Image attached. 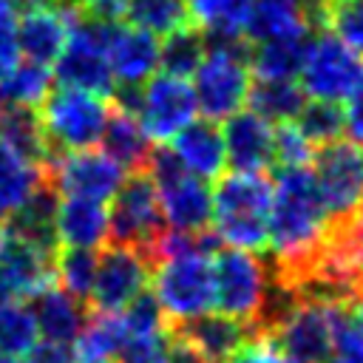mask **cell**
<instances>
[{"mask_svg": "<svg viewBox=\"0 0 363 363\" xmlns=\"http://www.w3.org/2000/svg\"><path fill=\"white\" fill-rule=\"evenodd\" d=\"M184 343H190L207 363H221L233 349H238L250 335L252 326L244 320H235L221 312H204L196 315L179 326H170Z\"/></svg>", "mask_w": 363, "mask_h": 363, "instance_id": "cell-22", "label": "cell"}, {"mask_svg": "<svg viewBox=\"0 0 363 363\" xmlns=\"http://www.w3.org/2000/svg\"><path fill=\"white\" fill-rule=\"evenodd\" d=\"M99 142H102V150L116 164H122L130 173L133 170H145L147 156L153 150V145L145 136L139 119L130 116V113H125V111H116L113 105H111V116L105 122V130H102Z\"/></svg>", "mask_w": 363, "mask_h": 363, "instance_id": "cell-26", "label": "cell"}, {"mask_svg": "<svg viewBox=\"0 0 363 363\" xmlns=\"http://www.w3.org/2000/svg\"><path fill=\"white\" fill-rule=\"evenodd\" d=\"M196 111V96L187 79L162 71L142 82V105L136 119L150 142H170L187 122H193Z\"/></svg>", "mask_w": 363, "mask_h": 363, "instance_id": "cell-14", "label": "cell"}, {"mask_svg": "<svg viewBox=\"0 0 363 363\" xmlns=\"http://www.w3.org/2000/svg\"><path fill=\"white\" fill-rule=\"evenodd\" d=\"M332 309L335 303L298 298L269 340L298 363H332Z\"/></svg>", "mask_w": 363, "mask_h": 363, "instance_id": "cell-13", "label": "cell"}, {"mask_svg": "<svg viewBox=\"0 0 363 363\" xmlns=\"http://www.w3.org/2000/svg\"><path fill=\"white\" fill-rule=\"evenodd\" d=\"M125 20L153 37H167L190 26L187 0H128Z\"/></svg>", "mask_w": 363, "mask_h": 363, "instance_id": "cell-34", "label": "cell"}, {"mask_svg": "<svg viewBox=\"0 0 363 363\" xmlns=\"http://www.w3.org/2000/svg\"><path fill=\"white\" fill-rule=\"evenodd\" d=\"M43 176H45L43 164L26 162L0 142V224L31 196V190L43 182Z\"/></svg>", "mask_w": 363, "mask_h": 363, "instance_id": "cell-32", "label": "cell"}, {"mask_svg": "<svg viewBox=\"0 0 363 363\" xmlns=\"http://www.w3.org/2000/svg\"><path fill=\"white\" fill-rule=\"evenodd\" d=\"M45 176L57 187V193L94 199V201H111L128 173L105 150L82 147V150L54 153L45 162Z\"/></svg>", "mask_w": 363, "mask_h": 363, "instance_id": "cell-12", "label": "cell"}, {"mask_svg": "<svg viewBox=\"0 0 363 363\" xmlns=\"http://www.w3.org/2000/svg\"><path fill=\"white\" fill-rule=\"evenodd\" d=\"M0 122H3V105H0Z\"/></svg>", "mask_w": 363, "mask_h": 363, "instance_id": "cell-53", "label": "cell"}, {"mask_svg": "<svg viewBox=\"0 0 363 363\" xmlns=\"http://www.w3.org/2000/svg\"><path fill=\"white\" fill-rule=\"evenodd\" d=\"M79 11L74 6H28L14 17V37H17V51L23 60L51 65L71 31V20Z\"/></svg>", "mask_w": 363, "mask_h": 363, "instance_id": "cell-17", "label": "cell"}, {"mask_svg": "<svg viewBox=\"0 0 363 363\" xmlns=\"http://www.w3.org/2000/svg\"><path fill=\"white\" fill-rule=\"evenodd\" d=\"M26 363H77V360H74V352L68 346L43 340L40 346L37 343L31 346V352L26 354Z\"/></svg>", "mask_w": 363, "mask_h": 363, "instance_id": "cell-47", "label": "cell"}, {"mask_svg": "<svg viewBox=\"0 0 363 363\" xmlns=\"http://www.w3.org/2000/svg\"><path fill=\"white\" fill-rule=\"evenodd\" d=\"M116 363H170V329L150 335H128L119 346Z\"/></svg>", "mask_w": 363, "mask_h": 363, "instance_id": "cell-40", "label": "cell"}, {"mask_svg": "<svg viewBox=\"0 0 363 363\" xmlns=\"http://www.w3.org/2000/svg\"><path fill=\"white\" fill-rule=\"evenodd\" d=\"M153 298L170 326L213 309V255L201 250H182L159 258L150 267Z\"/></svg>", "mask_w": 363, "mask_h": 363, "instance_id": "cell-4", "label": "cell"}, {"mask_svg": "<svg viewBox=\"0 0 363 363\" xmlns=\"http://www.w3.org/2000/svg\"><path fill=\"white\" fill-rule=\"evenodd\" d=\"M0 142L11 147L17 156H23L31 164L48 162V142L43 133L40 111L28 105H3V122H0Z\"/></svg>", "mask_w": 363, "mask_h": 363, "instance_id": "cell-29", "label": "cell"}, {"mask_svg": "<svg viewBox=\"0 0 363 363\" xmlns=\"http://www.w3.org/2000/svg\"><path fill=\"white\" fill-rule=\"evenodd\" d=\"M108 68L116 82L142 85L159 68V37L136 26H113L108 40Z\"/></svg>", "mask_w": 363, "mask_h": 363, "instance_id": "cell-19", "label": "cell"}, {"mask_svg": "<svg viewBox=\"0 0 363 363\" xmlns=\"http://www.w3.org/2000/svg\"><path fill=\"white\" fill-rule=\"evenodd\" d=\"M94 275H96V255H94V250L60 247L54 252V281L68 295H74L77 301L88 303L91 286H94Z\"/></svg>", "mask_w": 363, "mask_h": 363, "instance_id": "cell-36", "label": "cell"}, {"mask_svg": "<svg viewBox=\"0 0 363 363\" xmlns=\"http://www.w3.org/2000/svg\"><path fill=\"white\" fill-rule=\"evenodd\" d=\"M224 156L235 173H264L272 167V125L252 111H235L224 119Z\"/></svg>", "mask_w": 363, "mask_h": 363, "instance_id": "cell-18", "label": "cell"}, {"mask_svg": "<svg viewBox=\"0 0 363 363\" xmlns=\"http://www.w3.org/2000/svg\"><path fill=\"white\" fill-rule=\"evenodd\" d=\"M275 352V343L269 340V335H261V332H252L238 349H233L221 363H269Z\"/></svg>", "mask_w": 363, "mask_h": 363, "instance_id": "cell-44", "label": "cell"}, {"mask_svg": "<svg viewBox=\"0 0 363 363\" xmlns=\"http://www.w3.org/2000/svg\"><path fill=\"white\" fill-rule=\"evenodd\" d=\"M329 230L340 241V247L352 255V261L357 264V269L363 272V207L352 218H346L343 224H329Z\"/></svg>", "mask_w": 363, "mask_h": 363, "instance_id": "cell-43", "label": "cell"}, {"mask_svg": "<svg viewBox=\"0 0 363 363\" xmlns=\"http://www.w3.org/2000/svg\"><path fill=\"white\" fill-rule=\"evenodd\" d=\"M343 130L352 136L354 145L363 147V91L354 94L352 99H346V108H343Z\"/></svg>", "mask_w": 363, "mask_h": 363, "instance_id": "cell-48", "label": "cell"}, {"mask_svg": "<svg viewBox=\"0 0 363 363\" xmlns=\"http://www.w3.org/2000/svg\"><path fill=\"white\" fill-rule=\"evenodd\" d=\"M295 125L312 142V147H320L332 139H340V133H343V108H340V102H329V99L303 102L301 113L295 116Z\"/></svg>", "mask_w": 363, "mask_h": 363, "instance_id": "cell-38", "label": "cell"}, {"mask_svg": "<svg viewBox=\"0 0 363 363\" xmlns=\"http://www.w3.org/2000/svg\"><path fill=\"white\" fill-rule=\"evenodd\" d=\"M37 343V323L23 301H0V354L26 357Z\"/></svg>", "mask_w": 363, "mask_h": 363, "instance_id": "cell-37", "label": "cell"}, {"mask_svg": "<svg viewBox=\"0 0 363 363\" xmlns=\"http://www.w3.org/2000/svg\"><path fill=\"white\" fill-rule=\"evenodd\" d=\"M312 179L329 224H343L363 207V147L332 139L312 153Z\"/></svg>", "mask_w": 363, "mask_h": 363, "instance_id": "cell-8", "label": "cell"}, {"mask_svg": "<svg viewBox=\"0 0 363 363\" xmlns=\"http://www.w3.org/2000/svg\"><path fill=\"white\" fill-rule=\"evenodd\" d=\"M128 332L119 312H88L79 335L74 337L77 363H113Z\"/></svg>", "mask_w": 363, "mask_h": 363, "instance_id": "cell-27", "label": "cell"}, {"mask_svg": "<svg viewBox=\"0 0 363 363\" xmlns=\"http://www.w3.org/2000/svg\"><path fill=\"white\" fill-rule=\"evenodd\" d=\"M309 40V34H295L250 45V71L258 79H295L301 74Z\"/></svg>", "mask_w": 363, "mask_h": 363, "instance_id": "cell-28", "label": "cell"}, {"mask_svg": "<svg viewBox=\"0 0 363 363\" xmlns=\"http://www.w3.org/2000/svg\"><path fill=\"white\" fill-rule=\"evenodd\" d=\"M204 51H207V40L190 23V26L167 34L164 43H159V65H162L164 74H173V77L187 79L196 71V65L201 62Z\"/></svg>", "mask_w": 363, "mask_h": 363, "instance_id": "cell-35", "label": "cell"}, {"mask_svg": "<svg viewBox=\"0 0 363 363\" xmlns=\"http://www.w3.org/2000/svg\"><path fill=\"white\" fill-rule=\"evenodd\" d=\"M167 230L162 204L156 196V187L145 170H133L125 176L119 190L111 199L108 207V238L113 244H125L139 250L147 261L153 252V244Z\"/></svg>", "mask_w": 363, "mask_h": 363, "instance_id": "cell-7", "label": "cell"}, {"mask_svg": "<svg viewBox=\"0 0 363 363\" xmlns=\"http://www.w3.org/2000/svg\"><path fill=\"white\" fill-rule=\"evenodd\" d=\"M269 363H298V360H292V357H286V354H281V352L275 349L272 357H269Z\"/></svg>", "mask_w": 363, "mask_h": 363, "instance_id": "cell-50", "label": "cell"}, {"mask_svg": "<svg viewBox=\"0 0 363 363\" xmlns=\"http://www.w3.org/2000/svg\"><path fill=\"white\" fill-rule=\"evenodd\" d=\"M0 363H20V357H9V354H0Z\"/></svg>", "mask_w": 363, "mask_h": 363, "instance_id": "cell-52", "label": "cell"}, {"mask_svg": "<svg viewBox=\"0 0 363 363\" xmlns=\"http://www.w3.org/2000/svg\"><path fill=\"white\" fill-rule=\"evenodd\" d=\"M17 57L20 51H17V37H14V11H3L0 14V79L17 62Z\"/></svg>", "mask_w": 363, "mask_h": 363, "instance_id": "cell-46", "label": "cell"}, {"mask_svg": "<svg viewBox=\"0 0 363 363\" xmlns=\"http://www.w3.org/2000/svg\"><path fill=\"white\" fill-rule=\"evenodd\" d=\"M14 9H17L14 0H0V14H3V11H14Z\"/></svg>", "mask_w": 363, "mask_h": 363, "instance_id": "cell-51", "label": "cell"}, {"mask_svg": "<svg viewBox=\"0 0 363 363\" xmlns=\"http://www.w3.org/2000/svg\"><path fill=\"white\" fill-rule=\"evenodd\" d=\"M31 315L37 323V335H43V340L48 343H60V346H71L74 337L79 335L88 309L82 301H77L74 295H68L62 286H45L31 298Z\"/></svg>", "mask_w": 363, "mask_h": 363, "instance_id": "cell-23", "label": "cell"}, {"mask_svg": "<svg viewBox=\"0 0 363 363\" xmlns=\"http://www.w3.org/2000/svg\"><path fill=\"white\" fill-rule=\"evenodd\" d=\"M269 204H272V179L264 173H227L218 179L213 193L216 235L221 244L264 252L269 241Z\"/></svg>", "mask_w": 363, "mask_h": 363, "instance_id": "cell-2", "label": "cell"}, {"mask_svg": "<svg viewBox=\"0 0 363 363\" xmlns=\"http://www.w3.org/2000/svg\"><path fill=\"white\" fill-rule=\"evenodd\" d=\"M150 281V261L125 244H108L96 255V275L88 303L96 312H122Z\"/></svg>", "mask_w": 363, "mask_h": 363, "instance_id": "cell-15", "label": "cell"}, {"mask_svg": "<svg viewBox=\"0 0 363 363\" xmlns=\"http://www.w3.org/2000/svg\"><path fill=\"white\" fill-rule=\"evenodd\" d=\"M269 281V267L247 250L218 247L213 252V306L244 323H255L264 292Z\"/></svg>", "mask_w": 363, "mask_h": 363, "instance_id": "cell-10", "label": "cell"}, {"mask_svg": "<svg viewBox=\"0 0 363 363\" xmlns=\"http://www.w3.org/2000/svg\"><path fill=\"white\" fill-rule=\"evenodd\" d=\"M145 173L150 176L164 224L179 233H201L210 224L213 216V193L207 190L204 179L187 173L170 147H153L145 164Z\"/></svg>", "mask_w": 363, "mask_h": 363, "instance_id": "cell-6", "label": "cell"}, {"mask_svg": "<svg viewBox=\"0 0 363 363\" xmlns=\"http://www.w3.org/2000/svg\"><path fill=\"white\" fill-rule=\"evenodd\" d=\"M37 111L48 142V159L54 153L94 147L111 116L108 96L71 85H62L57 91L51 88Z\"/></svg>", "mask_w": 363, "mask_h": 363, "instance_id": "cell-5", "label": "cell"}, {"mask_svg": "<svg viewBox=\"0 0 363 363\" xmlns=\"http://www.w3.org/2000/svg\"><path fill=\"white\" fill-rule=\"evenodd\" d=\"M54 284V255L3 230L0 301H26Z\"/></svg>", "mask_w": 363, "mask_h": 363, "instance_id": "cell-16", "label": "cell"}, {"mask_svg": "<svg viewBox=\"0 0 363 363\" xmlns=\"http://www.w3.org/2000/svg\"><path fill=\"white\" fill-rule=\"evenodd\" d=\"M207 51L193 71V96L204 119L224 122L247 102L252 82L250 40L244 37H204Z\"/></svg>", "mask_w": 363, "mask_h": 363, "instance_id": "cell-3", "label": "cell"}, {"mask_svg": "<svg viewBox=\"0 0 363 363\" xmlns=\"http://www.w3.org/2000/svg\"><path fill=\"white\" fill-rule=\"evenodd\" d=\"M57 187L48 182V176H43V182L31 190V196L3 221V230L9 235H17L45 252H57V230H54V218H57Z\"/></svg>", "mask_w": 363, "mask_h": 363, "instance_id": "cell-21", "label": "cell"}, {"mask_svg": "<svg viewBox=\"0 0 363 363\" xmlns=\"http://www.w3.org/2000/svg\"><path fill=\"white\" fill-rule=\"evenodd\" d=\"M315 34L309 26V0H252L244 37L250 43Z\"/></svg>", "mask_w": 363, "mask_h": 363, "instance_id": "cell-25", "label": "cell"}, {"mask_svg": "<svg viewBox=\"0 0 363 363\" xmlns=\"http://www.w3.org/2000/svg\"><path fill=\"white\" fill-rule=\"evenodd\" d=\"M74 6L82 17H91L99 23H119L125 17L128 0H74Z\"/></svg>", "mask_w": 363, "mask_h": 363, "instance_id": "cell-45", "label": "cell"}, {"mask_svg": "<svg viewBox=\"0 0 363 363\" xmlns=\"http://www.w3.org/2000/svg\"><path fill=\"white\" fill-rule=\"evenodd\" d=\"M250 6L252 0H187L190 23L204 37H244Z\"/></svg>", "mask_w": 363, "mask_h": 363, "instance_id": "cell-31", "label": "cell"}, {"mask_svg": "<svg viewBox=\"0 0 363 363\" xmlns=\"http://www.w3.org/2000/svg\"><path fill=\"white\" fill-rule=\"evenodd\" d=\"M54 230L60 247L96 250L108 241V207L105 201L68 196L57 204Z\"/></svg>", "mask_w": 363, "mask_h": 363, "instance_id": "cell-24", "label": "cell"}, {"mask_svg": "<svg viewBox=\"0 0 363 363\" xmlns=\"http://www.w3.org/2000/svg\"><path fill=\"white\" fill-rule=\"evenodd\" d=\"M170 150L179 159V164L210 182L218 179L227 167V156H224V136L221 128L213 119H201V122H187L173 139H170Z\"/></svg>", "mask_w": 363, "mask_h": 363, "instance_id": "cell-20", "label": "cell"}, {"mask_svg": "<svg viewBox=\"0 0 363 363\" xmlns=\"http://www.w3.org/2000/svg\"><path fill=\"white\" fill-rule=\"evenodd\" d=\"M329 216L323 210L315 179L306 167H281L272 179L269 241L275 255L272 275L284 284L295 281L323 250Z\"/></svg>", "mask_w": 363, "mask_h": 363, "instance_id": "cell-1", "label": "cell"}, {"mask_svg": "<svg viewBox=\"0 0 363 363\" xmlns=\"http://www.w3.org/2000/svg\"><path fill=\"white\" fill-rule=\"evenodd\" d=\"M170 363H207V360L170 329Z\"/></svg>", "mask_w": 363, "mask_h": 363, "instance_id": "cell-49", "label": "cell"}, {"mask_svg": "<svg viewBox=\"0 0 363 363\" xmlns=\"http://www.w3.org/2000/svg\"><path fill=\"white\" fill-rule=\"evenodd\" d=\"M298 77L306 96L346 102L363 91V57L335 34L315 31Z\"/></svg>", "mask_w": 363, "mask_h": 363, "instance_id": "cell-11", "label": "cell"}, {"mask_svg": "<svg viewBox=\"0 0 363 363\" xmlns=\"http://www.w3.org/2000/svg\"><path fill=\"white\" fill-rule=\"evenodd\" d=\"M122 323H125V332L128 335H150V332H162V329H170L162 306L156 303L153 292H139L122 312Z\"/></svg>", "mask_w": 363, "mask_h": 363, "instance_id": "cell-42", "label": "cell"}, {"mask_svg": "<svg viewBox=\"0 0 363 363\" xmlns=\"http://www.w3.org/2000/svg\"><path fill=\"white\" fill-rule=\"evenodd\" d=\"M116 23H99L77 14L71 20L68 40L54 60V77L62 85L111 96L113 77L108 68V40Z\"/></svg>", "mask_w": 363, "mask_h": 363, "instance_id": "cell-9", "label": "cell"}, {"mask_svg": "<svg viewBox=\"0 0 363 363\" xmlns=\"http://www.w3.org/2000/svg\"><path fill=\"white\" fill-rule=\"evenodd\" d=\"M312 142L301 133V128L292 122H281L272 130V156L275 162H281V167H303L306 162H312Z\"/></svg>", "mask_w": 363, "mask_h": 363, "instance_id": "cell-41", "label": "cell"}, {"mask_svg": "<svg viewBox=\"0 0 363 363\" xmlns=\"http://www.w3.org/2000/svg\"><path fill=\"white\" fill-rule=\"evenodd\" d=\"M306 102L303 88L295 79H252L247 91V102L252 113L267 119L269 125L292 122Z\"/></svg>", "mask_w": 363, "mask_h": 363, "instance_id": "cell-30", "label": "cell"}, {"mask_svg": "<svg viewBox=\"0 0 363 363\" xmlns=\"http://www.w3.org/2000/svg\"><path fill=\"white\" fill-rule=\"evenodd\" d=\"M51 79H54V74L48 71V65H40L31 60L14 62L6 71V77L0 79V105L40 108V102L51 91Z\"/></svg>", "mask_w": 363, "mask_h": 363, "instance_id": "cell-33", "label": "cell"}, {"mask_svg": "<svg viewBox=\"0 0 363 363\" xmlns=\"http://www.w3.org/2000/svg\"><path fill=\"white\" fill-rule=\"evenodd\" d=\"M340 43L363 57V0H326V23Z\"/></svg>", "mask_w": 363, "mask_h": 363, "instance_id": "cell-39", "label": "cell"}]
</instances>
